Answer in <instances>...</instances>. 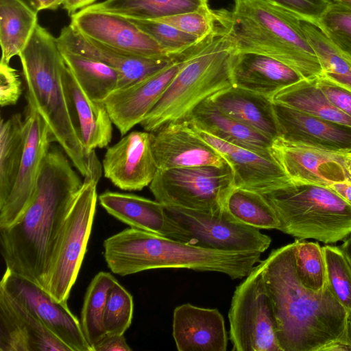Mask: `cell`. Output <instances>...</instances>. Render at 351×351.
I'll list each match as a JSON object with an SVG mask.
<instances>
[{
	"mask_svg": "<svg viewBox=\"0 0 351 351\" xmlns=\"http://www.w3.org/2000/svg\"><path fill=\"white\" fill-rule=\"evenodd\" d=\"M180 31L202 39L213 34L217 27L216 10L209 5L198 10L156 19Z\"/></svg>",
	"mask_w": 351,
	"mask_h": 351,
	"instance_id": "41",
	"label": "cell"
},
{
	"mask_svg": "<svg viewBox=\"0 0 351 351\" xmlns=\"http://www.w3.org/2000/svg\"><path fill=\"white\" fill-rule=\"evenodd\" d=\"M348 170L351 174V156L350 158H349L348 160Z\"/></svg>",
	"mask_w": 351,
	"mask_h": 351,
	"instance_id": "53",
	"label": "cell"
},
{
	"mask_svg": "<svg viewBox=\"0 0 351 351\" xmlns=\"http://www.w3.org/2000/svg\"><path fill=\"white\" fill-rule=\"evenodd\" d=\"M225 208L246 225L258 229H280V222L274 210L258 192L234 186L226 198Z\"/></svg>",
	"mask_w": 351,
	"mask_h": 351,
	"instance_id": "36",
	"label": "cell"
},
{
	"mask_svg": "<svg viewBox=\"0 0 351 351\" xmlns=\"http://www.w3.org/2000/svg\"><path fill=\"white\" fill-rule=\"evenodd\" d=\"M214 36L205 38L189 56L180 59L149 77L110 94L103 103L113 124L121 135L143 121L187 60Z\"/></svg>",
	"mask_w": 351,
	"mask_h": 351,
	"instance_id": "15",
	"label": "cell"
},
{
	"mask_svg": "<svg viewBox=\"0 0 351 351\" xmlns=\"http://www.w3.org/2000/svg\"><path fill=\"white\" fill-rule=\"evenodd\" d=\"M25 4H26L28 7H29L32 10L35 11L36 12L39 11V3L38 0H20Z\"/></svg>",
	"mask_w": 351,
	"mask_h": 351,
	"instance_id": "52",
	"label": "cell"
},
{
	"mask_svg": "<svg viewBox=\"0 0 351 351\" xmlns=\"http://www.w3.org/2000/svg\"><path fill=\"white\" fill-rule=\"evenodd\" d=\"M164 206L168 215L190 233L195 245L224 251L263 253L271 244L269 237L237 220L225 207L211 213Z\"/></svg>",
	"mask_w": 351,
	"mask_h": 351,
	"instance_id": "11",
	"label": "cell"
},
{
	"mask_svg": "<svg viewBox=\"0 0 351 351\" xmlns=\"http://www.w3.org/2000/svg\"><path fill=\"white\" fill-rule=\"evenodd\" d=\"M128 19L149 35L169 54L184 52L203 39L160 21Z\"/></svg>",
	"mask_w": 351,
	"mask_h": 351,
	"instance_id": "40",
	"label": "cell"
},
{
	"mask_svg": "<svg viewBox=\"0 0 351 351\" xmlns=\"http://www.w3.org/2000/svg\"><path fill=\"white\" fill-rule=\"evenodd\" d=\"M317 83L330 102L339 110L351 117V91L333 83L323 75L317 77Z\"/></svg>",
	"mask_w": 351,
	"mask_h": 351,
	"instance_id": "44",
	"label": "cell"
},
{
	"mask_svg": "<svg viewBox=\"0 0 351 351\" xmlns=\"http://www.w3.org/2000/svg\"><path fill=\"white\" fill-rule=\"evenodd\" d=\"M193 125L229 165L235 186L262 193L291 182L271 152L261 153L224 141Z\"/></svg>",
	"mask_w": 351,
	"mask_h": 351,
	"instance_id": "21",
	"label": "cell"
},
{
	"mask_svg": "<svg viewBox=\"0 0 351 351\" xmlns=\"http://www.w3.org/2000/svg\"><path fill=\"white\" fill-rule=\"evenodd\" d=\"M339 247L346 256L351 267V234H350L346 239L343 240V243Z\"/></svg>",
	"mask_w": 351,
	"mask_h": 351,
	"instance_id": "50",
	"label": "cell"
},
{
	"mask_svg": "<svg viewBox=\"0 0 351 351\" xmlns=\"http://www.w3.org/2000/svg\"><path fill=\"white\" fill-rule=\"evenodd\" d=\"M317 15L303 13L301 23L304 36L321 64L322 75L351 91V54L326 33Z\"/></svg>",
	"mask_w": 351,
	"mask_h": 351,
	"instance_id": "29",
	"label": "cell"
},
{
	"mask_svg": "<svg viewBox=\"0 0 351 351\" xmlns=\"http://www.w3.org/2000/svg\"><path fill=\"white\" fill-rule=\"evenodd\" d=\"M218 25L216 34L187 60L141 123L144 130L154 132L170 123L189 119L199 104L232 86L230 63L235 50Z\"/></svg>",
	"mask_w": 351,
	"mask_h": 351,
	"instance_id": "6",
	"label": "cell"
},
{
	"mask_svg": "<svg viewBox=\"0 0 351 351\" xmlns=\"http://www.w3.org/2000/svg\"><path fill=\"white\" fill-rule=\"evenodd\" d=\"M59 48L66 65L92 99L103 102L119 89L121 76L117 70L97 59Z\"/></svg>",
	"mask_w": 351,
	"mask_h": 351,
	"instance_id": "32",
	"label": "cell"
},
{
	"mask_svg": "<svg viewBox=\"0 0 351 351\" xmlns=\"http://www.w3.org/2000/svg\"><path fill=\"white\" fill-rule=\"evenodd\" d=\"M342 199L351 204V182H342L333 184L328 186Z\"/></svg>",
	"mask_w": 351,
	"mask_h": 351,
	"instance_id": "48",
	"label": "cell"
},
{
	"mask_svg": "<svg viewBox=\"0 0 351 351\" xmlns=\"http://www.w3.org/2000/svg\"><path fill=\"white\" fill-rule=\"evenodd\" d=\"M95 1L96 0H64L62 7L71 16L79 10L94 4Z\"/></svg>",
	"mask_w": 351,
	"mask_h": 351,
	"instance_id": "47",
	"label": "cell"
},
{
	"mask_svg": "<svg viewBox=\"0 0 351 351\" xmlns=\"http://www.w3.org/2000/svg\"><path fill=\"white\" fill-rule=\"evenodd\" d=\"M216 12L236 52L269 56L303 79L322 75L319 61L302 29L304 12L267 0H234L232 10Z\"/></svg>",
	"mask_w": 351,
	"mask_h": 351,
	"instance_id": "4",
	"label": "cell"
},
{
	"mask_svg": "<svg viewBox=\"0 0 351 351\" xmlns=\"http://www.w3.org/2000/svg\"><path fill=\"white\" fill-rule=\"evenodd\" d=\"M273 1L299 12L319 14L326 4L322 0H267Z\"/></svg>",
	"mask_w": 351,
	"mask_h": 351,
	"instance_id": "45",
	"label": "cell"
},
{
	"mask_svg": "<svg viewBox=\"0 0 351 351\" xmlns=\"http://www.w3.org/2000/svg\"><path fill=\"white\" fill-rule=\"evenodd\" d=\"M152 132L132 131L108 147L102 160L104 176L117 188L141 191L158 169L152 148Z\"/></svg>",
	"mask_w": 351,
	"mask_h": 351,
	"instance_id": "17",
	"label": "cell"
},
{
	"mask_svg": "<svg viewBox=\"0 0 351 351\" xmlns=\"http://www.w3.org/2000/svg\"><path fill=\"white\" fill-rule=\"evenodd\" d=\"M279 138L341 152H351V128L273 103Z\"/></svg>",
	"mask_w": 351,
	"mask_h": 351,
	"instance_id": "23",
	"label": "cell"
},
{
	"mask_svg": "<svg viewBox=\"0 0 351 351\" xmlns=\"http://www.w3.org/2000/svg\"><path fill=\"white\" fill-rule=\"evenodd\" d=\"M234 87L247 90L271 100L281 89L302 78L294 70L269 56L253 52H236L230 63Z\"/></svg>",
	"mask_w": 351,
	"mask_h": 351,
	"instance_id": "25",
	"label": "cell"
},
{
	"mask_svg": "<svg viewBox=\"0 0 351 351\" xmlns=\"http://www.w3.org/2000/svg\"><path fill=\"white\" fill-rule=\"evenodd\" d=\"M0 287L35 314L71 351H92L80 321L67 303L55 300L40 286L8 269L3 275Z\"/></svg>",
	"mask_w": 351,
	"mask_h": 351,
	"instance_id": "14",
	"label": "cell"
},
{
	"mask_svg": "<svg viewBox=\"0 0 351 351\" xmlns=\"http://www.w3.org/2000/svg\"><path fill=\"white\" fill-rule=\"evenodd\" d=\"M26 138L25 120L16 113L0 123V206L7 199L16 180Z\"/></svg>",
	"mask_w": 351,
	"mask_h": 351,
	"instance_id": "33",
	"label": "cell"
},
{
	"mask_svg": "<svg viewBox=\"0 0 351 351\" xmlns=\"http://www.w3.org/2000/svg\"><path fill=\"white\" fill-rule=\"evenodd\" d=\"M109 272L99 271L90 281L84 298L80 325L91 348L105 335L104 314L108 293L116 281Z\"/></svg>",
	"mask_w": 351,
	"mask_h": 351,
	"instance_id": "35",
	"label": "cell"
},
{
	"mask_svg": "<svg viewBox=\"0 0 351 351\" xmlns=\"http://www.w3.org/2000/svg\"><path fill=\"white\" fill-rule=\"evenodd\" d=\"M295 243L273 250L262 261L263 276L282 351L351 350L348 314L327 282L305 287L295 266Z\"/></svg>",
	"mask_w": 351,
	"mask_h": 351,
	"instance_id": "1",
	"label": "cell"
},
{
	"mask_svg": "<svg viewBox=\"0 0 351 351\" xmlns=\"http://www.w3.org/2000/svg\"><path fill=\"white\" fill-rule=\"evenodd\" d=\"M98 200L110 215L130 227L194 244L190 233L170 217L164 205L156 199L106 191L98 196Z\"/></svg>",
	"mask_w": 351,
	"mask_h": 351,
	"instance_id": "22",
	"label": "cell"
},
{
	"mask_svg": "<svg viewBox=\"0 0 351 351\" xmlns=\"http://www.w3.org/2000/svg\"><path fill=\"white\" fill-rule=\"evenodd\" d=\"M99 180L84 177L64 219L48 261L41 287L55 300L67 303L92 230Z\"/></svg>",
	"mask_w": 351,
	"mask_h": 351,
	"instance_id": "8",
	"label": "cell"
},
{
	"mask_svg": "<svg viewBox=\"0 0 351 351\" xmlns=\"http://www.w3.org/2000/svg\"><path fill=\"white\" fill-rule=\"evenodd\" d=\"M294 243L295 266L300 282L313 291L322 290L328 282L322 247L318 242L298 239Z\"/></svg>",
	"mask_w": 351,
	"mask_h": 351,
	"instance_id": "37",
	"label": "cell"
},
{
	"mask_svg": "<svg viewBox=\"0 0 351 351\" xmlns=\"http://www.w3.org/2000/svg\"><path fill=\"white\" fill-rule=\"evenodd\" d=\"M152 134V148L158 169L228 164L198 134L189 120L170 123Z\"/></svg>",
	"mask_w": 351,
	"mask_h": 351,
	"instance_id": "19",
	"label": "cell"
},
{
	"mask_svg": "<svg viewBox=\"0 0 351 351\" xmlns=\"http://www.w3.org/2000/svg\"><path fill=\"white\" fill-rule=\"evenodd\" d=\"M270 150L293 182L328 187L351 182L348 168L351 152H335L279 137L273 141Z\"/></svg>",
	"mask_w": 351,
	"mask_h": 351,
	"instance_id": "13",
	"label": "cell"
},
{
	"mask_svg": "<svg viewBox=\"0 0 351 351\" xmlns=\"http://www.w3.org/2000/svg\"><path fill=\"white\" fill-rule=\"evenodd\" d=\"M134 302L132 295L116 280L106 300L104 326L107 335H124L132 324Z\"/></svg>",
	"mask_w": 351,
	"mask_h": 351,
	"instance_id": "39",
	"label": "cell"
},
{
	"mask_svg": "<svg viewBox=\"0 0 351 351\" xmlns=\"http://www.w3.org/2000/svg\"><path fill=\"white\" fill-rule=\"evenodd\" d=\"M38 23V12L20 0H0L1 62L19 55Z\"/></svg>",
	"mask_w": 351,
	"mask_h": 351,
	"instance_id": "31",
	"label": "cell"
},
{
	"mask_svg": "<svg viewBox=\"0 0 351 351\" xmlns=\"http://www.w3.org/2000/svg\"><path fill=\"white\" fill-rule=\"evenodd\" d=\"M104 250L108 268L121 276L175 268L216 271L241 279L261 261L262 254L204 247L132 227L105 239Z\"/></svg>",
	"mask_w": 351,
	"mask_h": 351,
	"instance_id": "5",
	"label": "cell"
},
{
	"mask_svg": "<svg viewBox=\"0 0 351 351\" xmlns=\"http://www.w3.org/2000/svg\"><path fill=\"white\" fill-rule=\"evenodd\" d=\"M322 249L328 285L336 299L348 314L351 339V267L340 247L325 245Z\"/></svg>",
	"mask_w": 351,
	"mask_h": 351,
	"instance_id": "38",
	"label": "cell"
},
{
	"mask_svg": "<svg viewBox=\"0 0 351 351\" xmlns=\"http://www.w3.org/2000/svg\"><path fill=\"white\" fill-rule=\"evenodd\" d=\"M210 99L225 114L272 141L278 136L273 102L270 99L232 86L215 93Z\"/></svg>",
	"mask_w": 351,
	"mask_h": 351,
	"instance_id": "27",
	"label": "cell"
},
{
	"mask_svg": "<svg viewBox=\"0 0 351 351\" xmlns=\"http://www.w3.org/2000/svg\"><path fill=\"white\" fill-rule=\"evenodd\" d=\"M149 186L164 206L213 213L224 208L235 184L227 164L158 169Z\"/></svg>",
	"mask_w": 351,
	"mask_h": 351,
	"instance_id": "9",
	"label": "cell"
},
{
	"mask_svg": "<svg viewBox=\"0 0 351 351\" xmlns=\"http://www.w3.org/2000/svg\"><path fill=\"white\" fill-rule=\"evenodd\" d=\"M64 0H38L39 11L43 10H56L62 5Z\"/></svg>",
	"mask_w": 351,
	"mask_h": 351,
	"instance_id": "49",
	"label": "cell"
},
{
	"mask_svg": "<svg viewBox=\"0 0 351 351\" xmlns=\"http://www.w3.org/2000/svg\"><path fill=\"white\" fill-rule=\"evenodd\" d=\"M0 351H71L30 310L0 287Z\"/></svg>",
	"mask_w": 351,
	"mask_h": 351,
	"instance_id": "20",
	"label": "cell"
},
{
	"mask_svg": "<svg viewBox=\"0 0 351 351\" xmlns=\"http://www.w3.org/2000/svg\"><path fill=\"white\" fill-rule=\"evenodd\" d=\"M69 160L58 147L50 148L29 206L14 224L0 228L6 269L40 287L59 230L83 182Z\"/></svg>",
	"mask_w": 351,
	"mask_h": 351,
	"instance_id": "2",
	"label": "cell"
},
{
	"mask_svg": "<svg viewBox=\"0 0 351 351\" xmlns=\"http://www.w3.org/2000/svg\"><path fill=\"white\" fill-rule=\"evenodd\" d=\"M24 120V152L14 185L5 202L0 206V228L14 224L29 206L43 161L51 148V143L53 142L47 123L29 105Z\"/></svg>",
	"mask_w": 351,
	"mask_h": 351,
	"instance_id": "12",
	"label": "cell"
},
{
	"mask_svg": "<svg viewBox=\"0 0 351 351\" xmlns=\"http://www.w3.org/2000/svg\"><path fill=\"white\" fill-rule=\"evenodd\" d=\"M63 80L71 110L82 141L88 152L108 145L112 136V121L103 102L92 99L67 67Z\"/></svg>",
	"mask_w": 351,
	"mask_h": 351,
	"instance_id": "26",
	"label": "cell"
},
{
	"mask_svg": "<svg viewBox=\"0 0 351 351\" xmlns=\"http://www.w3.org/2000/svg\"><path fill=\"white\" fill-rule=\"evenodd\" d=\"M28 105L47 123L78 172L99 180L101 165L95 151L85 148L77 128L64 86L65 62L56 38L39 23L19 55Z\"/></svg>",
	"mask_w": 351,
	"mask_h": 351,
	"instance_id": "3",
	"label": "cell"
},
{
	"mask_svg": "<svg viewBox=\"0 0 351 351\" xmlns=\"http://www.w3.org/2000/svg\"><path fill=\"white\" fill-rule=\"evenodd\" d=\"M228 317L232 350L282 351L263 276L262 261L236 287Z\"/></svg>",
	"mask_w": 351,
	"mask_h": 351,
	"instance_id": "10",
	"label": "cell"
},
{
	"mask_svg": "<svg viewBox=\"0 0 351 351\" xmlns=\"http://www.w3.org/2000/svg\"><path fill=\"white\" fill-rule=\"evenodd\" d=\"M21 93V80L17 70L8 63L0 62L1 106L16 104Z\"/></svg>",
	"mask_w": 351,
	"mask_h": 351,
	"instance_id": "43",
	"label": "cell"
},
{
	"mask_svg": "<svg viewBox=\"0 0 351 351\" xmlns=\"http://www.w3.org/2000/svg\"><path fill=\"white\" fill-rule=\"evenodd\" d=\"M329 2L343 8L351 10V0H329Z\"/></svg>",
	"mask_w": 351,
	"mask_h": 351,
	"instance_id": "51",
	"label": "cell"
},
{
	"mask_svg": "<svg viewBox=\"0 0 351 351\" xmlns=\"http://www.w3.org/2000/svg\"><path fill=\"white\" fill-rule=\"evenodd\" d=\"M69 25L84 36L128 53L160 57L167 55L147 34L129 19L108 12L84 8L71 16Z\"/></svg>",
	"mask_w": 351,
	"mask_h": 351,
	"instance_id": "18",
	"label": "cell"
},
{
	"mask_svg": "<svg viewBox=\"0 0 351 351\" xmlns=\"http://www.w3.org/2000/svg\"><path fill=\"white\" fill-rule=\"evenodd\" d=\"M196 128L224 141L261 153H270L273 141L225 114L210 98L199 104L189 119Z\"/></svg>",
	"mask_w": 351,
	"mask_h": 351,
	"instance_id": "28",
	"label": "cell"
},
{
	"mask_svg": "<svg viewBox=\"0 0 351 351\" xmlns=\"http://www.w3.org/2000/svg\"><path fill=\"white\" fill-rule=\"evenodd\" d=\"M56 39L60 47L97 59L117 70L121 76L119 89L139 82L189 56L200 45V43H197L184 52L176 54L160 57L140 56L89 39L76 32L69 25L61 29Z\"/></svg>",
	"mask_w": 351,
	"mask_h": 351,
	"instance_id": "16",
	"label": "cell"
},
{
	"mask_svg": "<svg viewBox=\"0 0 351 351\" xmlns=\"http://www.w3.org/2000/svg\"><path fill=\"white\" fill-rule=\"evenodd\" d=\"M173 337L179 351H226L228 336L224 319L217 308L190 304L177 306Z\"/></svg>",
	"mask_w": 351,
	"mask_h": 351,
	"instance_id": "24",
	"label": "cell"
},
{
	"mask_svg": "<svg viewBox=\"0 0 351 351\" xmlns=\"http://www.w3.org/2000/svg\"><path fill=\"white\" fill-rule=\"evenodd\" d=\"M317 18L332 40L351 54V10L329 2Z\"/></svg>",
	"mask_w": 351,
	"mask_h": 351,
	"instance_id": "42",
	"label": "cell"
},
{
	"mask_svg": "<svg viewBox=\"0 0 351 351\" xmlns=\"http://www.w3.org/2000/svg\"><path fill=\"white\" fill-rule=\"evenodd\" d=\"M208 5V0H104L86 8L128 19L156 20L192 12Z\"/></svg>",
	"mask_w": 351,
	"mask_h": 351,
	"instance_id": "34",
	"label": "cell"
},
{
	"mask_svg": "<svg viewBox=\"0 0 351 351\" xmlns=\"http://www.w3.org/2000/svg\"><path fill=\"white\" fill-rule=\"evenodd\" d=\"M261 194L280 220L279 230L285 234L324 243L343 241L351 234V204L328 187L291 182Z\"/></svg>",
	"mask_w": 351,
	"mask_h": 351,
	"instance_id": "7",
	"label": "cell"
},
{
	"mask_svg": "<svg viewBox=\"0 0 351 351\" xmlns=\"http://www.w3.org/2000/svg\"><path fill=\"white\" fill-rule=\"evenodd\" d=\"M123 335L106 334L92 348V351H130Z\"/></svg>",
	"mask_w": 351,
	"mask_h": 351,
	"instance_id": "46",
	"label": "cell"
},
{
	"mask_svg": "<svg viewBox=\"0 0 351 351\" xmlns=\"http://www.w3.org/2000/svg\"><path fill=\"white\" fill-rule=\"evenodd\" d=\"M317 77L302 79L281 89L272 97L271 101L351 128V117L330 102L319 88Z\"/></svg>",
	"mask_w": 351,
	"mask_h": 351,
	"instance_id": "30",
	"label": "cell"
}]
</instances>
